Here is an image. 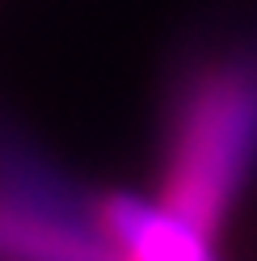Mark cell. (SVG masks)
Listing matches in <instances>:
<instances>
[{
  "label": "cell",
  "instance_id": "6da1fadb",
  "mask_svg": "<svg viewBox=\"0 0 257 261\" xmlns=\"http://www.w3.org/2000/svg\"><path fill=\"white\" fill-rule=\"evenodd\" d=\"M257 173V46H219L182 72L160 135L156 202L219 236Z\"/></svg>",
  "mask_w": 257,
  "mask_h": 261
},
{
  "label": "cell",
  "instance_id": "7a4b0ae2",
  "mask_svg": "<svg viewBox=\"0 0 257 261\" xmlns=\"http://www.w3.org/2000/svg\"><path fill=\"white\" fill-rule=\"evenodd\" d=\"M0 261H118L101 194L0 135Z\"/></svg>",
  "mask_w": 257,
  "mask_h": 261
},
{
  "label": "cell",
  "instance_id": "3957f363",
  "mask_svg": "<svg viewBox=\"0 0 257 261\" xmlns=\"http://www.w3.org/2000/svg\"><path fill=\"white\" fill-rule=\"evenodd\" d=\"M101 219L118 261H223L219 236L173 215L156 194H101Z\"/></svg>",
  "mask_w": 257,
  "mask_h": 261
}]
</instances>
